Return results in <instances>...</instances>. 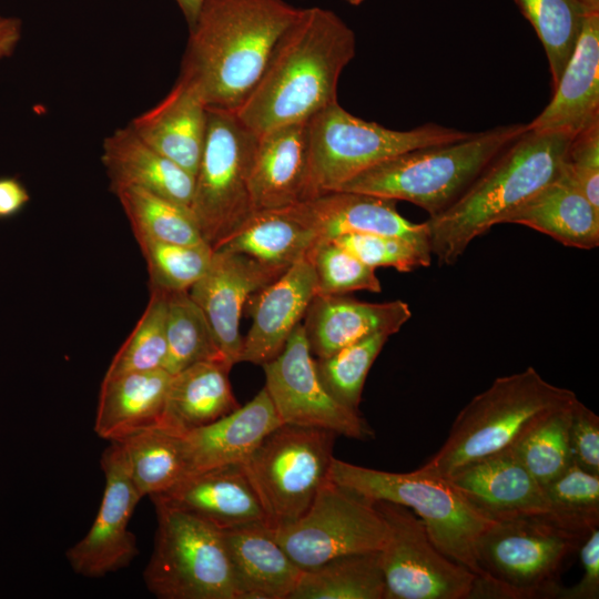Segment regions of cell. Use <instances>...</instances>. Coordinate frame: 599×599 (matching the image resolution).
<instances>
[{"label":"cell","instance_id":"obj_27","mask_svg":"<svg viewBox=\"0 0 599 599\" xmlns=\"http://www.w3.org/2000/svg\"><path fill=\"white\" fill-rule=\"evenodd\" d=\"M101 161L112 192L135 186L190 207L195 176L150 146L130 125L104 139Z\"/></svg>","mask_w":599,"mask_h":599},{"label":"cell","instance_id":"obj_28","mask_svg":"<svg viewBox=\"0 0 599 599\" xmlns=\"http://www.w3.org/2000/svg\"><path fill=\"white\" fill-rule=\"evenodd\" d=\"M502 223L520 224L581 250L599 245V210L564 169L529 200L510 212Z\"/></svg>","mask_w":599,"mask_h":599},{"label":"cell","instance_id":"obj_35","mask_svg":"<svg viewBox=\"0 0 599 599\" xmlns=\"http://www.w3.org/2000/svg\"><path fill=\"white\" fill-rule=\"evenodd\" d=\"M166 345L163 368L171 375L200 362H222L230 366L189 291L167 293Z\"/></svg>","mask_w":599,"mask_h":599},{"label":"cell","instance_id":"obj_6","mask_svg":"<svg viewBox=\"0 0 599 599\" xmlns=\"http://www.w3.org/2000/svg\"><path fill=\"white\" fill-rule=\"evenodd\" d=\"M585 539L545 512L494 521L476 544L483 577L469 599L557 598L564 565Z\"/></svg>","mask_w":599,"mask_h":599},{"label":"cell","instance_id":"obj_39","mask_svg":"<svg viewBox=\"0 0 599 599\" xmlns=\"http://www.w3.org/2000/svg\"><path fill=\"white\" fill-rule=\"evenodd\" d=\"M389 336L376 333L317 358L315 369L326 392L339 404L358 412L367 374Z\"/></svg>","mask_w":599,"mask_h":599},{"label":"cell","instance_id":"obj_4","mask_svg":"<svg viewBox=\"0 0 599 599\" xmlns=\"http://www.w3.org/2000/svg\"><path fill=\"white\" fill-rule=\"evenodd\" d=\"M526 124L499 125L466 139L415 149L357 174L335 191L410 202L430 216L455 203Z\"/></svg>","mask_w":599,"mask_h":599},{"label":"cell","instance_id":"obj_16","mask_svg":"<svg viewBox=\"0 0 599 599\" xmlns=\"http://www.w3.org/2000/svg\"><path fill=\"white\" fill-rule=\"evenodd\" d=\"M285 271L264 265L246 254L219 247L213 250L204 274L189 290L231 367L238 363L242 351L240 319L247 300Z\"/></svg>","mask_w":599,"mask_h":599},{"label":"cell","instance_id":"obj_30","mask_svg":"<svg viewBox=\"0 0 599 599\" xmlns=\"http://www.w3.org/2000/svg\"><path fill=\"white\" fill-rule=\"evenodd\" d=\"M222 362H200L171 376L160 426L185 435L240 407Z\"/></svg>","mask_w":599,"mask_h":599},{"label":"cell","instance_id":"obj_1","mask_svg":"<svg viewBox=\"0 0 599 599\" xmlns=\"http://www.w3.org/2000/svg\"><path fill=\"white\" fill-rule=\"evenodd\" d=\"M355 52V32L339 16L321 7L301 9L234 113L257 136L306 123L337 102L339 77Z\"/></svg>","mask_w":599,"mask_h":599},{"label":"cell","instance_id":"obj_3","mask_svg":"<svg viewBox=\"0 0 599 599\" xmlns=\"http://www.w3.org/2000/svg\"><path fill=\"white\" fill-rule=\"evenodd\" d=\"M572 134L527 130L509 144L444 212L425 223L430 251L440 265H453L468 245L501 224L561 172Z\"/></svg>","mask_w":599,"mask_h":599},{"label":"cell","instance_id":"obj_48","mask_svg":"<svg viewBox=\"0 0 599 599\" xmlns=\"http://www.w3.org/2000/svg\"><path fill=\"white\" fill-rule=\"evenodd\" d=\"M21 37V21L0 17V59L12 54Z\"/></svg>","mask_w":599,"mask_h":599},{"label":"cell","instance_id":"obj_13","mask_svg":"<svg viewBox=\"0 0 599 599\" xmlns=\"http://www.w3.org/2000/svg\"><path fill=\"white\" fill-rule=\"evenodd\" d=\"M388 527L379 551L385 599H469L477 576L441 552L409 508L373 501Z\"/></svg>","mask_w":599,"mask_h":599},{"label":"cell","instance_id":"obj_38","mask_svg":"<svg viewBox=\"0 0 599 599\" xmlns=\"http://www.w3.org/2000/svg\"><path fill=\"white\" fill-rule=\"evenodd\" d=\"M545 515L559 527L581 538L599 528V475L571 464L544 486Z\"/></svg>","mask_w":599,"mask_h":599},{"label":"cell","instance_id":"obj_34","mask_svg":"<svg viewBox=\"0 0 599 599\" xmlns=\"http://www.w3.org/2000/svg\"><path fill=\"white\" fill-rule=\"evenodd\" d=\"M113 193L135 237L186 245L207 244L189 206L135 186L121 187Z\"/></svg>","mask_w":599,"mask_h":599},{"label":"cell","instance_id":"obj_42","mask_svg":"<svg viewBox=\"0 0 599 599\" xmlns=\"http://www.w3.org/2000/svg\"><path fill=\"white\" fill-rule=\"evenodd\" d=\"M315 277L316 295H344L356 291L380 293L375 268L364 264L332 240L318 238L307 253Z\"/></svg>","mask_w":599,"mask_h":599},{"label":"cell","instance_id":"obj_10","mask_svg":"<svg viewBox=\"0 0 599 599\" xmlns=\"http://www.w3.org/2000/svg\"><path fill=\"white\" fill-rule=\"evenodd\" d=\"M257 140L234 111L207 108L205 143L190 210L213 250L254 212L250 174Z\"/></svg>","mask_w":599,"mask_h":599},{"label":"cell","instance_id":"obj_25","mask_svg":"<svg viewBox=\"0 0 599 599\" xmlns=\"http://www.w3.org/2000/svg\"><path fill=\"white\" fill-rule=\"evenodd\" d=\"M129 125L150 146L195 176L205 143L207 106L190 83L179 78L164 99Z\"/></svg>","mask_w":599,"mask_h":599},{"label":"cell","instance_id":"obj_9","mask_svg":"<svg viewBox=\"0 0 599 599\" xmlns=\"http://www.w3.org/2000/svg\"><path fill=\"white\" fill-rule=\"evenodd\" d=\"M153 504L158 527L143 572L148 590L161 599H235L223 531L187 511Z\"/></svg>","mask_w":599,"mask_h":599},{"label":"cell","instance_id":"obj_15","mask_svg":"<svg viewBox=\"0 0 599 599\" xmlns=\"http://www.w3.org/2000/svg\"><path fill=\"white\" fill-rule=\"evenodd\" d=\"M104 491L87 535L65 551L72 570L87 578H101L128 567L139 555L129 522L141 500L128 470L123 449L110 441L101 456Z\"/></svg>","mask_w":599,"mask_h":599},{"label":"cell","instance_id":"obj_41","mask_svg":"<svg viewBox=\"0 0 599 599\" xmlns=\"http://www.w3.org/2000/svg\"><path fill=\"white\" fill-rule=\"evenodd\" d=\"M146 263L150 288L166 293L189 291L204 274L213 248L135 237Z\"/></svg>","mask_w":599,"mask_h":599},{"label":"cell","instance_id":"obj_18","mask_svg":"<svg viewBox=\"0 0 599 599\" xmlns=\"http://www.w3.org/2000/svg\"><path fill=\"white\" fill-rule=\"evenodd\" d=\"M315 295L316 277L307 255L253 294L245 305L252 325L243 337L238 363L263 365L275 358Z\"/></svg>","mask_w":599,"mask_h":599},{"label":"cell","instance_id":"obj_7","mask_svg":"<svg viewBox=\"0 0 599 599\" xmlns=\"http://www.w3.org/2000/svg\"><path fill=\"white\" fill-rule=\"evenodd\" d=\"M328 478L370 501L403 505L416 514L447 557L473 571L483 572L476 558L480 535L494 522L479 511L448 479L413 470L390 473L333 458Z\"/></svg>","mask_w":599,"mask_h":599},{"label":"cell","instance_id":"obj_32","mask_svg":"<svg viewBox=\"0 0 599 599\" xmlns=\"http://www.w3.org/2000/svg\"><path fill=\"white\" fill-rule=\"evenodd\" d=\"M379 551L349 554L302 571L290 599H385Z\"/></svg>","mask_w":599,"mask_h":599},{"label":"cell","instance_id":"obj_31","mask_svg":"<svg viewBox=\"0 0 599 599\" xmlns=\"http://www.w3.org/2000/svg\"><path fill=\"white\" fill-rule=\"evenodd\" d=\"M317 240L312 229L284 209L261 210L253 212L220 247L287 270L305 257Z\"/></svg>","mask_w":599,"mask_h":599},{"label":"cell","instance_id":"obj_51","mask_svg":"<svg viewBox=\"0 0 599 599\" xmlns=\"http://www.w3.org/2000/svg\"><path fill=\"white\" fill-rule=\"evenodd\" d=\"M346 1L347 3L352 4V6H358L361 4L364 0H344Z\"/></svg>","mask_w":599,"mask_h":599},{"label":"cell","instance_id":"obj_24","mask_svg":"<svg viewBox=\"0 0 599 599\" xmlns=\"http://www.w3.org/2000/svg\"><path fill=\"white\" fill-rule=\"evenodd\" d=\"M281 424L263 387L246 405L184 435L185 475L243 463L264 437Z\"/></svg>","mask_w":599,"mask_h":599},{"label":"cell","instance_id":"obj_40","mask_svg":"<svg viewBox=\"0 0 599 599\" xmlns=\"http://www.w3.org/2000/svg\"><path fill=\"white\" fill-rule=\"evenodd\" d=\"M150 290V300L143 314L112 358L104 377L163 368L167 352V293L158 288Z\"/></svg>","mask_w":599,"mask_h":599},{"label":"cell","instance_id":"obj_46","mask_svg":"<svg viewBox=\"0 0 599 599\" xmlns=\"http://www.w3.org/2000/svg\"><path fill=\"white\" fill-rule=\"evenodd\" d=\"M579 557L582 576L571 587L561 586L557 599H598L599 598V529H593L582 541Z\"/></svg>","mask_w":599,"mask_h":599},{"label":"cell","instance_id":"obj_20","mask_svg":"<svg viewBox=\"0 0 599 599\" xmlns=\"http://www.w3.org/2000/svg\"><path fill=\"white\" fill-rule=\"evenodd\" d=\"M152 501L193 514L221 530L264 522L265 515L242 463L183 476Z\"/></svg>","mask_w":599,"mask_h":599},{"label":"cell","instance_id":"obj_47","mask_svg":"<svg viewBox=\"0 0 599 599\" xmlns=\"http://www.w3.org/2000/svg\"><path fill=\"white\" fill-rule=\"evenodd\" d=\"M26 187L16 179H0V217L19 212L29 201Z\"/></svg>","mask_w":599,"mask_h":599},{"label":"cell","instance_id":"obj_23","mask_svg":"<svg viewBox=\"0 0 599 599\" xmlns=\"http://www.w3.org/2000/svg\"><path fill=\"white\" fill-rule=\"evenodd\" d=\"M235 599H290L302 569L264 522L224 529Z\"/></svg>","mask_w":599,"mask_h":599},{"label":"cell","instance_id":"obj_29","mask_svg":"<svg viewBox=\"0 0 599 599\" xmlns=\"http://www.w3.org/2000/svg\"><path fill=\"white\" fill-rule=\"evenodd\" d=\"M171 374L164 368L103 377L94 420L95 434L121 441L161 422Z\"/></svg>","mask_w":599,"mask_h":599},{"label":"cell","instance_id":"obj_11","mask_svg":"<svg viewBox=\"0 0 599 599\" xmlns=\"http://www.w3.org/2000/svg\"><path fill=\"white\" fill-rule=\"evenodd\" d=\"M336 434L281 424L242 463L265 515L275 529L298 519L327 479Z\"/></svg>","mask_w":599,"mask_h":599},{"label":"cell","instance_id":"obj_21","mask_svg":"<svg viewBox=\"0 0 599 599\" xmlns=\"http://www.w3.org/2000/svg\"><path fill=\"white\" fill-rule=\"evenodd\" d=\"M546 108L527 130L572 135L599 122V10L583 22L575 50Z\"/></svg>","mask_w":599,"mask_h":599},{"label":"cell","instance_id":"obj_2","mask_svg":"<svg viewBox=\"0 0 599 599\" xmlns=\"http://www.w3.org/2000/svg\"><path fill=\"white\" fill-rule=\"evenodd\" d=\"M300 10L285 0H203L179 78L207 108L235 111Z\"/></svg>","mask_w":599,"mask_h":599},{"label":"cell","instance_id":"obj_22","mask_svg":"<svg viewBox=\"0 0 599 599\" xmlns=\"http://www.w3.org/2000/svg\"><path fill=\"white\" fill-rule=\"evenodd\" d=\"M409 305L400 300L368 303L343 295H315L304 316L311 353L326 357L376 333H397L409 321Z\"/></svg>","mask_w":599,"mask_h":599},{"label":"cell","instance_id":"obj_50","mask_svg":"<svg viewBox=\"0 0 599 599\" xmlns=\"http://www.w3.org/2000/svg\"><path fill=\"white\" fill-rule=\"evenodd\" d=\"M583 1L589 8L593 10H599V0H581Z\"/></svg>","mask_w":599,"mask_h":599},{"label":"cell","instance_id":"obj_52","mask_svg":"<svg viewBox=\"0 0 599 599\" xmlns=\"http://www.w3.org/2000/svg\"><path fill=\"white\" fill-rule=\"evenodd\" d=\"M1 17V16H0Z\"/></svg>","mask_w":599,"mask_h":599},{"label":"cell","instance_id":"obj_45","mask_svg":"<svg viewBox=\"0 0 599 599\" xmlns=\"http://www.w3.org/2000/svg\"><path fill=\"white\" fill-rule=\"evenodd\" d=\"M569 447L573 464L599 475V417L578 398L571 406Z\"/></svg>","mask_w":599,"mask_h":599},{"label":"cell","instance_id":"obj_19","mask_svg":"<svg viewBox=\"0 0 599 599\" xmlns=\"http://www.w3.org/2000/svg\"><path fill=\"white\" fill-rule=\"evenodd\" d=\"M446 479L493 521L547 511L544 487L511 447L474 461Z\"/></svg>","mask_w":599,"mask_h":599},{"label":"cell","instance_id":"obj_33","mask_svg":"<svg viewBox=\"0 0 599 599\" xmlns=\"http://www.w3.org/2000/svg\"><path fill=\"white\" fill-rule=\"evenodd\" d=\"M118 443L142 498L165 491L186 473L184 435L158 425Z\"/></svg>","mask_w":599,"mask_h":599},{"label":"cell","instance_id":"obj_14","mask_svg":"<svg viewBox=\"0 0 599 599\" xmlns=\"http://www.w3.org/2000/svg\"><path fill=\"white\" fill-rule=\"evenodd\" d=\"M262 366L264 387L282 424L325 429L361 440L374 436L358 412L339 404L322 385L302 324L292 332L282 352Z\"/></svg>","mask_w":599,"mask_h":599},{"label":"cell","instance_id":"obj_17","mask_svg":"<svg viewBox=\"0 0 599 599\" xmlns=\"http://www.w3.org/2000/svg\"><path fill=\"white\" fill-rule=\"evenodd\" d=\"M396 202L367 193L329 191L284 210L321 240L346 233L397 236L432 254L426 223H413L400 215Z\"/></svg>","mask_w":599,"mask_h":599},{"label":"cell","instance_id":"obj_36","mask_svg":"<svg viewBox=\"0 0 599 599\" xmlns=\"http://www.w3.org/2000/svg\"><path fill=\"white\" fill-rule=\"evenodd\" d=\"M515 2L542 43L554 89L575 50L585 19L593 9L581 0H515Z\"/></svg>","mask_w":599,"mask_h":599},{"label":"cell","instance_id":"obj_44","mask_svg":"<svg viewBox=\"0 0 599 599\" xmlns=\"http://www.w3.org/2000/svg\"><path fill=\"white\" fill-rule=\"evenodd\" d=\"M564 169L599 210V122L572 136Z\"/></svg>","mask_w":599,"mask_h":599},{"label":"cell","instance_id":"obj_49","mask_svg":"<svg viewBox=\"0 0 599 599\" xmlns=\"http://www.w3.org/2000/svg\"><path fill=\"white\" fill-rule=\"evenodd\" d=\"M202 1L203 0H175L186 20L189 28L195 22Z\"/></svg>","mask_w":599,"mask_h":599},{"label":"cell","instance_id":"obj_43","mask_svg":"<svg viewBox=\"0 0 599 599\" xmlns=\"http://www.w3.org/2000/svg\"><path fill=\"white\" fill-rule=\"evenodd\" d=\"M332 241L373 268L393 267L408 273L428 266L432 261L430 253L397 236L346 233Z\"/></svg>","mask_w":599,"mask_h":599},{"label":"cell","instance_id":"obj_12","mask_svg":"<svg viewBox=\"0 0 599 599\" xmlns=\"http://www.w3.org/2000/svg\"><path fill=\"white\" fill-rule=\"evenodd\" d=\"M270 530L302 570L343 555L380 551L388 537L374 502L328 477L298 519Z\"/></svg>","mask_w":599,"mask_h":599},{"label":"cell","instance_id":"obj_8","mask_svg":"<svg viewBox=\"0 0 599 599\" xmlns=\"http://www.w3.org/2000/svg\"><path fill=\"white\" fill-rule=\"evenodd\" d=\"M471 133L436 123L393 130L357 118L335 102L307 121L308 170L302 201L335 191L404 152L459 141Z\"/></svg>","mask_w":599,"mask_h":599},{"label":"cell","instance_id":"obj_37","mask_svg":"<svg viewBox=\"0 0 599 599\" xmlns=\"http://www.w3.org/2000/svg\"><path fill=\"white\" fill-rule=\"evenodd\" d=\"M573 402L546 414L511 446L519 461L542 487L572 464L569 422Z\"/></svg>","mask_w":599,"mask_h":599},{"label":"cell","instance_id":"obj_5","mask_svg":"<svg viewBox=\"0 0 599 599\" xmlns=\"http://www.w3.org/2000/svg\"><path fill=\"white\" fill-rule=\"evenodd\" d=\"M576 394L534 368L496 378L458 413L443 446L417 470L448 478L458 469L511 447L546 414Z\"/></svg>","mask_w":599,"mask_h":599},{"label":"cell","instance_id":"obj_26","mask_svg":"<svg viewBox=\"0 0 599 599\" xmlns=\"http://www.w3.org/2000/svg\"><path fill=\"white\" fill-rule=\"evenodd\" d=\"M307 170V122L282 125L260 135L250 174L254 212L301 202Z\"/></svg>","mask_w":599,"mask_h":599}]
</instances>
